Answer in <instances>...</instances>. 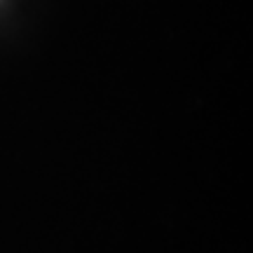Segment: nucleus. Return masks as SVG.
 Returning <instances> with one entry per match:
<instances>
[]
</instances>
